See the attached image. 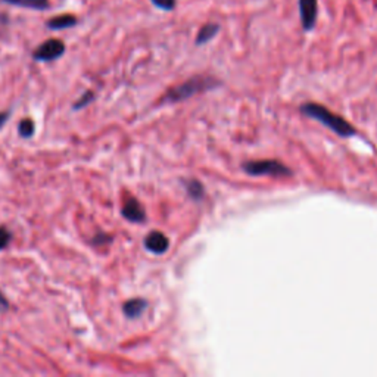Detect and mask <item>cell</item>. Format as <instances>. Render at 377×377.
<instances>
[{
    "label": "cell",
    "mask_w": 377,
    "mask_h": 377,
    "mask_svg": "<svg viewBox=\"0 0 377 377\" xmlns=\"http://www.w3.org/2000/svg\"><path fill=\"white\" fill-rule=\"evenodd\" d=\"M18 132H20V136L24 137V139H30L34 132H36V127H34V121L33 120H22L18 125Z\"/></svg>",
    "instance_id": "4fadbf2b"
},
{
    "label": "cell",
    "mask_w": 377,
    "mask_h": 377,
    "mask_svg": "<svg viewBox=\"0 0 377 377\" xmlns=\"http://www.w3.org/2000/svg\"><path fill=\"white\" fill-rule=\"evenodd\" d=\"M121 214H123L124 219L130 223L140 224L146 220V212H144V208L142 207L140 202L135 198H130L125 200V204L121 210Z\"/></svg>",
    "instance_id": "8992f818"
},
{
    "label": "cell",
    "mask_w": 377,
    "mask_h": 377,
    "mask_svg": "<svg viewBox=\"0 0 377 377\" xmlns=\"http://www.w3.org/2000/svg\"><path fill=\"white\" fill-rule=\"evenodd\" d=\"M93 100H95V95H93V92H87V93H84V95L80 97L78 102L74 104V108H72V109L78 111V109H81V108H84V107L89 105L90 102H93Z\"/></svg>",
    "instance_id": "9a60e30c"
},
{
    "label": "cell",
    "mask_w": 377,
    "mask_h": 377,
    "mask_svg": "<svg viewBox=\"0 0 377 377\" xmlns=\"http://www.w3.org/2000/svg\"><path fill=\"white\" fill-rule=\"evenodd\" d=\"M186 188H187V192L188 195H191L192 199L195 200H199L204 198V186H202L198 180H191V181H187L186 183Z\"/></svg>",
    "instance_id": "7c38bea8"
},
{
    "label": "cell",
    "mask_w": 377,
    "mask_h": 377,
    "mask_svg": "<svg viewBox=\"0 0 377 377\" xmlns=\"http://www.w3.org/2000/svg\"><path fill=\"white\" fill-rule=\"evenodd\" d=\"M146 307H148L146 301L140 299V298H135V299H130L124 303L123 311H124L127 318H137L144 313Z\"/></svg>",
    "instance_id": "ba28073f"
},
{
    "label": "cell",
    "mask_w": 377,
    "mask_h": 377,
    "mask_svg": "<svg viewBox=\"0 0 377 377\" xmlns=\"http://www.w3.org/2000/svg\"><path fill=\"white\" fill-rule=\"evenodd\" d=\"M243 170L249 176H273V177H289L292 171L286 165L274 159H266V161H249L243 165Z\"/></svg>",
    "instance_id": "3957f363"
},
{
    "label": "cell",
    "mask_w": 377,
    "mask_h": 377,
    "mask_svg": "<svg viewBox=\"0 0 377 377\" xmlns=\"http://www.w3.org/2000/svg\"><path fill=\"white\" fill-rule=\"evenodd\" d=\"M77 25V18L74 15H60L53 17L46 22V27L49 30L60 32V30H67V28L76 27Z\"/></svg>",
    "instance_id": "9c48e42d"
},
{
    "label": "cell",
    "mask_w": 377,
    "mask_h": 377,
    "mask_svg": "<svg viewBox=\"0 0 377 377\" xmlns=\"http://www.w3.org/2000/svg\"><path fill=\"white\" fill-rule=\"evenodd\" d=\"M168 246L170 240L161 231H152V233H149L146 239H144V248L158 255L167 252Z\"/></svg>",
    "instance_id": "52a82bcc"
},
{
    "label": "cell",
    "mask_w": 377,
    "mask_h": 377,
    "mask_svg": "<svg viewBox=\"0 0 377 377\" xmlns=\"http://www.w3.org/2000/svg\"><path fill=\"white\" fill-rule=\"evenodd\" d=\"M220 32V25L215 22H208L204 27L200 28L198 36H196V46H202L205 45V43L211 41L217 34Z\"/></svg>",
    "instance_id": "30bf717a"
},
{
    "label": "cell",
    "mask_w": 377,
    "mask_h": 377,
    "mask_svg": "<svg viewBox=\"0 0 377 377\" xmlns=\"http://www.w3.org/2000/svg\"><path fill=\"white\" fill-rule=\"evenodd\" d=\"M219 85V81L211 77L205 76H198L191 80H187L176 87L170 89L164 97L165 102H180V100H186L193 95L202 93L205 90L214 89V87Z\"/></svg>",
    "instance_id": "7a4b0ae2"
},
{
    "label": "cell",
    "mask_w": 377,
    "mask_h": 377,
    "mask_svg": "<svg viewBox=\"0 0 377 377\" xmlns=\"http://www.w3.org/2000/svg\"><path fill=\"white\" fill-rule=\"evenodd\" d=\"M4 2L13 6H18V8L33 9V11H48L50 8L49 0H4Z\"/></svg>",
    "instance_id": "8fae6325"
},
{
    "label": "cell",
    "mask_w": 377,
    "mask_h": 377,
    "mask_svg": "<svg viewBox=\"0 0 377 377\" xmlns=\"http://www.w3.org/2000/svg\"><path fill=\"white\" fill-rule=\"evenodd\" d=\"M8 310H9V302L2 294V291H0V311H8Z\"/></svg>",
    "instance_id": "e0dca14e"
},
{
    "label": "cell",
    "mask_w": 377,
    "mask_h": 377,
    "mask_svg": "<svg viewBox=\"0 0 377 377\" xmlns=\"http://www.w3.org/2000/svg\"><path fill=\"white\" fill-rule=\"evenodd\" d=\"M12 239L11 231L6 227H0V251L5 249Z\"/></svg>",
    "instance_id": "2e32d148"
},
{
    "label": "cell",
    "mask_w": 377,
    "mask_h": 377,
    "mask_svg": "<svg viewBox=\"0 0 377 377\" xmlns=\"http://www.w3.org/2000/svg\"><path fill=\"white\" fill-rule=\"evenodd\" d=\"M302 112L308 115L310 118L320 121L322 124L329 127L331 132H335L336 135H339L342 137L352 136L355 133L354 127L350 123H346L342 117H339V115L330 112L327 108H324L322 105L307 104V105L302 107Z\"/></svg>",
    "instance_id": "6da1fadb"
},
{
    "label": "cell",
    "mask_w": 377,
    "mask_h": 377,
    "mask_svg": "<svg viewBox=\"0 0 377 377\" xmlns=\"http://www.w3.org/2000/svg\"><path fill=\"white\" fill-rule=\"evenodd\" d=\"M298 5L302 28L306 32H313L318 17V2L317 0H298Z\"/></svg>",
    "instance_id": "5b68a950"
},
{
    "label": "cell",
    "mask_w": 377,
    "mask_h": 377,
    "mask_svg": "<svg viewBox=\"0 0 377 377\" xmlns=\"http://www.w3.org/2000/svg\"><path fill=\"white\" fill-rule=\"evenodd\" d=\"M152 5L161 11H165V12H171L176 9V5H177V0H151Z\"/></svg>",
    "instance_id": "5bb4252c"
},
{
    "label": "cell",
    "mask_w": 377,
    "mask_h": 377,
    "mask_svg": "<svg viewBox=\"0 0 377 377\" xmlns=\"http://www.w3.org/2000/svg\"><path fill=\"white\" fill-rule=\"evenodd\" d=\"M9 118V112H0V130H2V127L6 124Z\"/></svg>",
    "instance_id": "ac0fdd59"
},
{
    "label": "cell",
    "mask_w": 377,
    "mask_h": 377,
    "mask_svg": "<svg viewBox=\"0 0 377 377\" xmlns=\"http://www.w3.org/2000/svg\"><path fill=\"white\" fill-rule=\"evenodd\" d=\"M64 53H65L64 41L57 39H49L46 41H43L33 52V60L37 62H52L60 60Z\"/></svg>",
    "instance_id": "277c9868"
}]
</instances>
